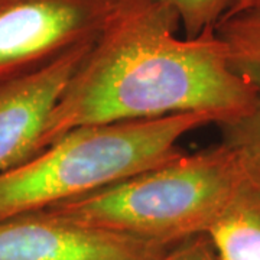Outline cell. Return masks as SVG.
<instances>
[{
	"instance_id": "6da1fadb",
	"label": "cell",
	"mask_w": 260,
	"mask_h": 260,
	"mask_svg": "<svg viewBox=\"0 0 260 260\" xmlns=\"http://www.w3.org/2000/svg\"><path fill=\"white\" fill-rule=\"evenodd\" d=\"M179 30L177 13L156 0H121L55 104L38 152L81 126L182 113L223 126L250 114L260 94L233 70L217 32L189 39Z\"/></svg>"
},
{
	"instance_id": "7a4b0ae2",
	"label": "cell",
	"mask_w": 260,
	"mask_h": 260,
	"mask_svg": "<svg viewBox=\"0 0 260 260\" xmlns=\"http://www.w3.org/2000/svg\"><path fill=\"white\" fill-rule=\"evenodd\" d=\"M214 120L182 113L70 130L32 158L0 172V221L100 191L185 152L181 139Z\"/></svg>"
},
{
	"instance_id": "3957f363",
	"label": "cell",
	"mask_w": 260,
	"mask_h": 260,
	"mask_svg": "<svg viewBox=\"0 0 260 260\" xmlns=\"http://www.w3.org/2000/svg\"><path fill=\"white\" fill-rule=\"evenodd\" d=\"M242 160V149L223 142L45 211L83 225L178 244L210 232L232 197Z\"/></svg>"
},
{
	"instance_id": "277c9868",
	"label": "cell",
	"mask_w": 260,
	"mask_h": 260,
	"mask_svg": "<svg viewBox=\"0 0 260 260\" xmlns=\"http://www.w3.org/2000/svg\"><path fill=\"white\" fill-rule=\"evenodd\" d=\"M121 0H0V83L99 37Z\"/></svg>"
},
{
	"instance_id": "5b68a950",
	"label": "cell",
	"mask_w": 260,
	"mask_h": 260,
	"mask_svg": "<svg viewBox=\"0 0 260 260\" xmlns=\"http://www.w3.org/2000/svg\"><path fill=\"white\" fill-rule=\"evenodd\" d=\"M174 246L67 221L45 210L0 221V260H156Z\"/></svg>"
},
{
	"instance_id": "8992f818",
	"label": "cell",
	"mask_w": 260,
	"mask_h": 260,
	"mask_svg": "<svg viewBox=\"0 0 260 260\" xmlns=\"http://www.w3.org/2000/svg\"><path fill=\"white\" fill-rule=\"evenodd\" d=\"M94 41L0 83V172L37 153L51 113Z\"/></svg>"
},
{
	"instance_id": "52a82bcc",
	"label": "cell",
	"mask_w": 260,
	"mask_h": 260,
	"mask_svg": "<svg viewBox=\"0 0 260 260\" xmlns=\"http://www.w3.org/2000/svg\"><path fill=\"white\" fill-rule=\"evenodd\" d=\"M242 150L237 184L207 233L221 260H260V155Z\"/></svg>"
},
{
	"instance_id": "ba28073f",
	"label": "cell",
	"mask_w": 260,
	"mask_h": 260,
	"mask_svg": "<svg viewBox=\"0 0 260 260\" xmlns=\"http://www.w3.org/2000/svg\"><path fill=\"white\" fill-rule=\"evenodd\" d=\"M224 42L232 68L260 94V16L242 12L215 28Z\"/></svg>"
},
{
	"instance_id": "9c48e42d",
	"label": "cell",
	"mask_w": 260,
	"mask_h": 260,
	"mask_svg": "<svg viewBox=\"0 0 260 260\" xmlns=\"http://www.w3.org/2000/svg\"><path fill=\"white\" fill-rule=\"evenodd\" d=\"M174 10L179 19L182 35L200 37L215 28L232 15L243 0H156Z\"/></svg>"
},
{
	"instance_id": "30bf717a",
	"label": "cell",
	"mask_w": 260,
	"mask_h": 260,
	"mask_svg": "<svg viewBox=\"0 0 260 260\" xmlns=\"http://www.w3.org/2000/svg\"><path fill=\"white\" fill-rule=\"evenodd\" d=\"M220 127L224 143L260 155V102L250 114Z\"/></svg>"
},
{
	"instance_id": "8fae6325",
	"label": "cell",
	"mask_w": 260,
	"mask_h": 260,
	"mask_svg": "<svg viewBox=\"0 0 260 260\" xmlns=\"http://www.w3.org/2000/svg\"><path fill=\"white\" fill-rule=\"evenodd\" d=\"M156 260H221L207 234L178 243Z\"/></svg>"
},
{
	"instance_id": "7c38bea8",
	"label": "cell",
	"mask_w": 260,
	"mask_h": 260,
	"mask_svg": "<svg viewBox=\"0 0 260 260\" xmlns=\"http://www.w3.org/2000/svg\"><path fill=\"white\" fill-rule=\"evenodd\" d=\"M260 9V0H243L242 3L237 6V9L233 12L232 15L240 13V12H247V10H257ZM229 15V16H232ZM227 16V18H229Z\"/></svg>"
},
{
	"instance_id": "4fadbf2b",
	"label": "cell",
	"mask_w": 260,
	"mask_h": 260,
	"mask_svg": "<svg viewBox=\"0 0 260 260\" xmlns=\"http://www.w3.org/2000/svg\"><path fill=\"white\" fill-rule=\"evenodd\" d=\"M247 12H253V13H256V15H259V16H260V9H257V10H247ZM240 13H242V12H240Z\"/></svg>"
}]
</instances>
